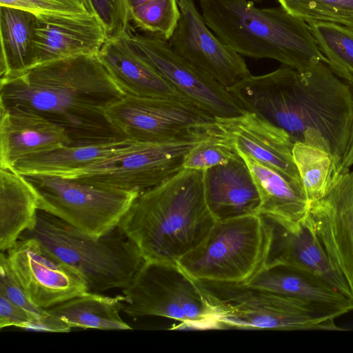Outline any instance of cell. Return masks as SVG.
Returning <instances> with one entry per match:
<instances>
[{"label":"cell","instance_id":"obj_3","mask_svg":"<svg viewBox=\"0 0 353 353\" xmlns=\"http://www.w3.org/2000/svg\"><path fill=\"white\" fill-rule=\"evenodd\" d=\"M203 171L183 168L141 193L119 226L145 261L178 265L207 236L216 220L207 205Z\"/></svg>","mask_w":353,"mask_h":353},{"label":"cell","instance_id":"obj_11","mask_svg":"<svg viewBox=\"0 0 353 353\" xmlns=\"http://www.w3.org/2000/svg\"><path fill=\"white\" fill-rule=\"evenodd\" d=\"M123 134L138 142H159L211 134L215 117L188 99L125 95L105 110Z\"/></svg>","mask_w":353,"mask_h":353},{"label":"cell","instance_id":"obj_1","mask_svg":"<svg viewBox=\"0 0 353 353\" xmlns=\"http://www.w3.org/2000/svg\"><path fill=\"white\" fill-rule=\"evenodd\" d=\"M245 111L319 148L340 163L353 122V88L324 61L299 69L281 66L227 88Z\"/></svg>","mask_w":353,"mask_h":353},{"label":"cell","instance_id":"obj_26","mask_svg":"<svg viewBox=\"0 0 353 353\" xmlns=\"http://www.w3.org/2000/svg\"><path fill=\"white\" fill-rule=\"evenodd\" d=\"M36 16L0 6V79L20 75L34 67L33 41Z\"/></svg>","mask_w":353,"mask_h":353},{"label":"cell","instance_id":"obj_31","mask_svg":"<svg viewBox=\"0 0 353 353\" xmlns=\"http://www.w3.org/2000/svg\"><path fill=\"white\" fill-rule=\"evenodd\" d=\"M294 17L339 23L353 29V0H278Z\"/></svg>","mask_w":353,"mask_h":353},{"label":"cell","instance_id":"obj_34","mask_svg":"<svg viewBox=\"0 0 353 353\" xmlns=\"http://www.w3.org/2000/svg\"><path fill=\"white\" fill-rule=\"evenodd\" d=\"M90 11L102 22L108 38L123 35L130 18L127 0H88Z\"/></svg>","mask_w":353,"mask_h":353},{"label":"cell","instance_id":"obj_6","mask_svg":"<svg viewBox=\"0 0 353 353\" xmlns=\"http://www.w3.org/2000/svg\"><path fill=\"white\" fill-rule=\"evenodd\" d=\"M217 329L343 331L334 319L296 298L245 283L196 280Z\"/></svg>","mask_w":353,"mask_h":353},{"label":"cell","instance_id":"obj_12","mask_svg":"<svg viewBox=\"0 0 353 353\" xmlns=\"http://www.w3.org/2000/svg\"><path fill=\"white\" fill-rule=\"evenodd\" d=\"M123 35L170 84L209 114L230 117L246 112L227 88L175 52L168 40L130 25Z\"/></svg>","mask_w":353,"mask_h":353},{"label":"cell","instance_id":"obj_13","mask_svg":"<svg viewBox=\"0 0 353 353\" xmlns=\"http://www.w3.org/2000/svg\"><path fill=\"white\" fill-rule=\"evenodd\" d=\"M12 274L30 300L45 310L88 292L84 279L32 237L6 252Z\"/></svg>","mask_w":353,"mask_h":353},{"label":"cell","instance_id":"obj_2","mask_svg":"<svg viewBox=\"0 0 353 353\" xmlns=\"http://www.w3.org/2000/svg\"><path fill=\"white\" fill-rule=\"evenodd\" d=\"M125 95L97 56L50 61L0 79V108L42 116L61 127L74 145L126 139L105 114Z\"/></svg>","mask_w":353,"mask_h":353},{"label":"cell","instance_id":"obj_27","mask_svg":"<svg viewBox=\"0 0 353 353\" xmlns=\"http://www.w3.org/2000/svg\"><path fill=\"white\" fill-rule=\"evenodd\" d=\"M125 302L123 294L109 296L86 292L47 310L71 328L131 330L119 314Z\"/></svg>","mask_w":353,"mask_h":353},{"label":"cell","instance_id":"obj_17","mask_svg":"<svg viewBox=\"0 0 353 353\" xmlns=\"http://www.w3.org/2000/svg\"><path fill=\"white\" fill-rule=\"evenodd\" d=\"M215 129L236 150L301 183L292 156L295 141L284 130L248 111L215 117Z\"/></svg>","mask_w":353,"mask_h":353},{"label":"cell","instance_id":"obj_8","mask_svg":"<svg viewBox=\"0 0 353 353\" xmlns=\"http://www.w3.org/2000/svg\"><path fill=\"white\" fill-rule=\"evenodd\" d=\"M122 292L126 302L121 312L130 317L161 316L190 328L217 329L196 280L178 265L145 261Z\"/></svg>","mask_w":353,"mask_h":353},{"label":"cell","instance_id":"obj_36","mask_svg":"<svg viewBox=\"0 0 353 353\" xmlns=\"http://www.w3.org/2000/svg\"><path fill=\"white\" fill-rule=\"evenodd\" d=\"M11 326L41 332L39 323L31 314L0 295V328Z\"/></svg>","mask_w":353,"mask_h":353},{"label":"cell","instance_id":"obj_5","mask_svg":"<svg viewBox=\"0 0 353 353\" xmlns=\"http://www.w3.org/2000/svg\"><path fill=\"white\" fill-rule=\"evenodd\" d=\"M21 237L38 240L76 271L91 292L123 290L145 263L137 245L119 225L94 238L39 210L34 227Z\"/></svg>","mask_w":353,"mask_h":353},{"label":"cell","instance_id":"obj_19","mask_svg":"<svg viewBox=\"0 0 353 353\" xmlns=\"http://www.w3.org/2000/svg\"><path fill=\"white\" fill-rule=\"evenodd\" d=\"M68 145L65 131L43 117L0 108V168L12 170L23 159Z\"/></svg>","mask_w":353,"mask_h":353},{"label":"cell","instance_id":"obj_32","mask_svg":"<svg viewBox=\"0 0 353 353\" xmlns=\"http://www.w3.org/2000/svg\"><path fill=\"white\" fill-rule=\"evenodd\" d=\"M0 295L31 314L39 323L41 332H69L71 330L67 323L30 300L14 278L3 252L0 254Z\"/></svg>","mask_w":353,"mask_h":353},{"label":"cell","instance_id":"obj_20","mask_svg":"<svg viewBox=\"0 0 353 353\" xmlns=\"http://www.w3.org/2000/svg\"><path fill=\"white\" fill-rule=\"evenodd\" d=\"M203 188L207 205L216 221L258 214L259 192L239 152L227 163L203 171Z\"/></svg>","mask_w":353,"mask_h":353},{"label":"cell","instance_id":"obj_33","mask_svg":"<svg viewBox=\"0 0 353 353\" xmlns=\"http://www.w3.org/2000/svg\"><path fill=\"white\" fill-rule=\"evenodd\" d=\"M237 152L232 145L214 134L188 153L183 168L205 170L227 163Z\"/></svg>","mask_w":353,"mask_h":353},{"label":"cell","instance_id":"obj_37","mask_svg":"<svg viewBox=\"0 0 353 353\" xmlns=\"http://www.w3.org/2000/svg\"><path fill=\"white\" fill-rule=\"evenodd\" d=\"M353 88V81L350 83ZM353 165V122L351 129V134L347 150L342 158L340 167L339 174L346 172L350 170V167Z\"/></svg>","mask_w":353,"mask_h":353},{"label":"cell","instance_id":"obj_28","mask_svg":"<svg viewBox=\"0 0 353 353\" xmlns=\"http://www.w3.org/2000/svg\"><path fill=\"white\" fill-rule=\"evenodd\" d=\"M292 156L309 201L323 198L340 174V163L330 152L301 141L294 143Z\"/></svg>","mask_w":353,"mask_h":353},{"label":"cell","instance_id":"obj_29","mask_svg":"<svg viewBox=\"0 0 353 353\" xmlns=\"http://www.w3.org/2000/svg\"><path fill=\"white\" fill-rule=\"evenodd\" d=\"M318 47L327 64L341 78L353 81V29L343 25L321 21H307Z\"/></svg>","mask_w":353,"mask_h":353},{"label":"cell","instance_id":"obj_39","mask_svg":"<svg viewBox=\"0 0 353 353\" xmlns=\"http://www.w3.org/2000/svg\"><path fill=\"white\" fill-rule=\"evenodd\" d=\"M250 1H252L253 2H259V1H261L263 0H250Z\"/></svg>","mask_w":353,"mask_h":353},{"label":"cell","instance_id":"obj_18","mask_svg":"<svg viewBox=\"0 0 353 353\" xmlns=\"http://www.w3.org/2000/svg\"><path fill=\"white\" fill-rule=\"evenodd\" d=\"M265 219L272 227V236L264 267L285 265L305 272L322 279L352 301L348 285L333 269L307 218L294 231Z\"/></svg>","mask_w":353,"mask_h":353},{"label":"cell","instance_id":"obj_30","mask_svg":"<svg viewBox=\"0 0 353 353\" xmlns=\"http://www.w3.org/2000/svg\"><path fill=\"white\" fill-rule=\"evenodd\" d=\"M127 3L130 21L137 28L170 39L180 17L177 0H127Z\"/></svg>","mask_w":353,"mask_h":353},{"label":"cell","instance_id":"obj_38","mask_svg":"<svg viewBox=\"0 0 353 353\" xmlns=\"http://www.w3.org/2000/svg\"><path fill=\"white\" fill-rule=\"evenodd\" d=\"M82 1L85 3V5L86 6V7L89 9V8H90V6H89L88 0H82Z\"/></svg>","mask_w":353,"mask_h":353},{"label":"cell","instance_id":"obj_35","mask_svg":"<svg viewBox=\"0 0 353 353\" xmlns=\"http://www.w3.org/2000/svg\"><path fill=\"white\" fill-rule=\"evenodd\" d=\"M0 6L22 10L38 15H76L90 12L82 0H0Z\"/></svg>","mask_w":353,"mask_h":353},{"label":"cell","instance_id":"obj_16","mask_svg":"<svg viewBox=\"0 0 353 353\" xmlns=\"http://www.w3.org/2000/svg\"><path fill=\"white\" fill-rule=\"evenodd\" d=\"M108 38L103 24L92 12L36 16L34 67L57 60L96 57Z\"/></svg>","mask_w":353,"mask_h":353},{"label":"cell","instance_id":"obj_14","mask_svg":"<svg viewBox=\"0 0 353 353\" xmlns=\"http://www.w3.org/2000/svg\"><path fill=\"white\" fill-rule=\"evenodd\" d=\"M180 17L168 40L179 54L228 88L250 74L241 55L209 28L194 0H177Z\"/></svg>","mask_w":353,"mask_h":353},{"label":"cell","instance_id":"obj_22","mask_svg":"<svg viewBox=\"0 0 353 353\" xmlns=\"http://www.w3.org/2000/svg\"><path fill=\"white\" fill-rule=\"evenodd\" d=\"M97 57L126 94L188 99L132 47L124 35L108 38Z\"/></svg>","mask_w":353,"mask_h":353},{"label":"cell","instance_id":"obj_24","mask_svg":"<svg viewBox=\"0 0 353 353\" xmlns=\"http://www.w3.org/2000/svg\"><path fill=\"white\" fill-rule=\"evenodd\" d=\"M37 192L24 175L0 168V250L6 252L32 229L39 210Z\"/></svg>","mask_w":353,"mask_h":353},{"label":"cell","instance_id":"obj_7","mask_svg":"<svg viewBox=\"0 0 353 353\" xmlns=\"http://www.w3.org/2000/svg\"><path fill=\"white\" fill-rule=\"evenodd\" d=\"M272 236L269 221L260 214L216 221L177 264L194 280L247 284L265 265Z\"/></svg>","mask_w":353,"mask_h":353},{"label":"cell","instance_id":"obj_4","mask_svg":"<svg viewBox=\"0 0 353 353\" xmlns=\"http://www.w3.org/2000/svg\"><path fill=\"white\" fill-rule=\"evenodd\" d=\"M213 33L242 57L271 59L299 69L327 63L307 21L281 6L260 8L250 0H196Z\"/></svg>","mask_w":353,"mask_h":353},{"label":"cell","instance_id":"obj_21","mask_svg":"<svg viewBox=\"0 0 353 353\" xmlns=\"http://www.w3.org/2000/svg\"><path fill=\"white\" fill-rule=\"evenodd\" d=\"M238 152L247 163L259 192L258 214L289 231L297 230L307 216L310 205L301 183Z\"/></svg>","mask_w":353,"mask_h":353},{"label":"cell","instance_id":"obj_9","mask_svg":"<svg viewBox=\"0 0 353 353\" xmlns=\"http://www.w3.org/2000/svg\"><path fill=\"white\" fill-rule=\"evenodd\" d=\"M26 176L37 192L39 210L94 238L118 226L140 194L59 176Z\"/></svg>","mask_w":353,"mask_h":353},{"label":"cell","instance_id":"obj_15","mask_svg":"<svg viewBox=\"0 0 353 353\" xmlns=\"http://www.w3.org/2000/svg\"><path fill=\"white\" fill-rule=\"evenodd\" d=\"M307 219L353 302V170L340 174L323 198L310 202Z\"/></svg>","mask_w":353,"mask_h":353},{"label":"cell","instance_id":"obj_10","mask_svg":"<svg viewBox=\"0 0 353 353\" xmlns=\"http://www.w3.org/2000/svg\"><path fill=\"white\" fill-rule=\"evenodd\" d=\"M210 136L203 134L165 141H135L112 156L58 176L141 193L183 169L188 153Z\"/></svg>","mask_w":353,"mask_h":353},{"label":"cell","instance_id":"obj_25","mask_svg":"<svg viewBox=\"0 0 353 353\" xmlns=\"http://www.w3.org/2000/svg\"><path fill=\"white\" fill-rule=\"evenodd\" d=\"M134 142L126 138L101 143L63 145L23 159L16 163L12 171L24 176H58L105 159Z\"/></svg>","mask_w":353,"mask_h":353},{"label":"cell","instance_id":"obj_23","mask_svg":"<svg viewBox=\"0 0 353 353\" xmlns=\"http://www.w3.org/2000/svg\"><path fill=\"white\" fill-rule=\"evenodd\" d=\"M247 284L303 300L334 319L353 310V302L322 279L285 265L265 266Z\"/></svg>","mask_w":353,"mask_h":353}]
</instances>
